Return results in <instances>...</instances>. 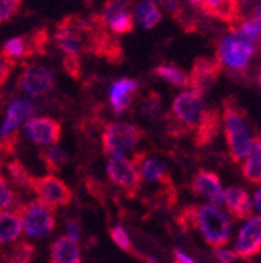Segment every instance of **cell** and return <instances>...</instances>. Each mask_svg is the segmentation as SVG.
<instances>
[{
    "mask_svg": "<svg viewBox=\"0 0 261 263\" xmlns=\"http://www.w3.org/2000/svg\"><path fill=\"white\" fill-rule=\"evenodd\" d=\"M172 113L168 116V132L171 135H183L189 130H195L204 121L208 108L204 99L192 91L180 92L172 104Z\"/></svg>",
    "mask_w": 261,
    "mask_h": 263,
    "instance_id": "cell-1",
    "label": "cell"
},
{
    "mask_svg": "<svg viewBox=\"0 0 261 263\" xmlns=\"http://www.w3.org/2000/svg\"><path fill=\"white\" fill-rule=\"evenodd\" d=\"M199 229L205 241L213 248H224L230 240L232 221L216 205H194L192 229Z\"/></svg>",
    "mask_w": 261,
    "mask_h": 263,
    "instance_id": "cell-2",
    "label": "cell"
},
{
    "mask_svg": "<svg viewBox=\"0 0 261 263\" xmlns=\"http://www.w3.org/2000/svg\"><path fill=\"white\" fill-rule=\"evenodd\" d=\"M222 119L225 127V140H227L228 152H230L233 161L239 163L246 158L250 147V138H249V130L246 125L244 113L233 101H225Z\"/></svg>",
    "mask_w": 261,
    "mask_h": 263,
    "instance_id": "cell-3",
    "label": "cell"
},
{
    "mask_svg": "<svg viewBox=\"0 0 261 263\" xmlns=\"http://www.w3.org/2000/svg\"><path fill=\"white\" fill-rule=\"evenodd\" d=\"M28 188L33 191L43 205L49 210H56L59 207H68L72 202V190L56 176H43L33 177L28 180Z\"/></svg>",
    "mask_w": 261,
    "mask_h": 263,
    "instance_id": "cell-4",
    "label": "cell"
},
{
    "mask_svg": "<svg viewBox=\"0 0 261 263\" xmlns=\"http://www.w3.org/2000/svg\"><path fill=\"white\" fill-rule=\"evenodd\" d=\"M143 138V130L128 122L108 124L102 134V147L108 155H122L124 152L133 149Z\"/></svg>",
    "mask_w": 261,
    "mask_h": 263,
    "instance_id": "cell-5",
    "label": "cell"
},
{
    "mask_svg": "<svg viewBox=\"0 0 261 263\" xmlns=\"http://www.w3.org/2000/svg\"><path fill=\"white\" fill-rule=\"evenodd\" d=\"M25 232L33 238H44L53 232L55 229V216L52 210H49L41 202H27L17 207L16 210Z\"/></svg>",
    "mask_w": 261,
    "mask_h": 263,
    "instance_id": "cell-6",
    "label": "cell"
},
{
    "mask_svg": "<svg viewBox=\"0 0 261 263\" xmlns=\"http://www.w3.org/2000/svg\"><path fill=\"white\" fill-rule=\"evenodd\" d=\"M107 174L110 180L114 185L124 188L130 197L136 196L141 186V174L135 168L132 160L125 158L124 155H116L110 158V161L107 163Z\"/></svg>",
    "mask_w": 261,
    "mask_h": 263,
    "instance_id": "cell-7",
    "label": "cell"
},
{
    "mask_svg": "<svg viewBox=\"0 0 261 263\" xmlns=\"http://www.w3.org/2000/svg\"><path fill=\"white\" fill-rule=\"evenodd\" d=\"M255 52V47L252 44H247L241 40H238L235 35L225 36L219 43L217 57L222 64L228 66L233 71H244Z\"/></svg>",
    "mask_w": 261,
    "mask_h": 263,
    "instance_id": "cell-8",
    "label": "cell"
},
{
    "mask_svg": "<svg viewBox=\"0 0 261 263\" xmlns=\"http://www.w3.org/2000/svg\"><path fill=\"white\" fill-rule=\"evenodd\" d=\"M220 74V64L219 61L210 60V58H199L194 63L192 71L188 76L189 86L192 88V92L199 94L200 97L208 94L216 82V79Z\"/></svg>",
    "mask_w": 261,
    "mask_h": 263,
    "instance_id": "cell-9",
    "label": "cell"
},
{
    "mask_svg": "<svg viewBox=\"0 0 261 263\" xmlns=\"http://www.w3.org/2000/svg\"><path fill=\"white\" fill-rule=\"evenodd\" d=\"M24 132L27 138L36 144H56L61 138L63 127L56 119L41 116L28 119L24 125Z\"/></svg>",
    "mask_w": 261,
    "mask_h": 263,
    "instance_id": "cell-10",
    "label": "cell"
},
{
    "mask_svg": "<svg viewBox=\"0 0 261 263\" xmlns=\"http://www.w3.org/2000/svg\"><path fill=\"white\" fill-rule=\"evenodd\" d=\"M19 86L28 96L38 97L53 88V76L43 64H30L19 79Z\"/></svg>",
    "mask_w": 261,
    "mask_h": 263,
    "instance_id": "cell-11",
    "label": "cell"
},
{
    "mask_svg": "<svg viewBox=\"0 0 261 263\" xmlns=\"http://www.w3.org/2000/svg\"><path fill=\"white\" fill-rule=\"evenodd\" d=\"M236 255L243 258H252L261 252V216L249 218L241 227L236 238Z\"/></svg>",
    "mask_w": 261,
    "mask_h": 263,
    "instance_id": "cell-12",
    "label": "cell"
},
{
    "mask_svg": "<svg viewBox=\"0 0 261 263\" xmlns=\"http://www.w3.org/2000/svg\"><path fill=\"white\" fill-rule=\"evenodd\" d=\"M138 82L133 79H119L110 88V102L114 115H122L133 105L138 94Z\"/></svg>",
    "mask_w": 261,
    "mask_h": 263,
    "instance_id": "cell-13",
    "label": "cell"
},
{
    "mask_svg": "<svg viewBox=\"0 0 261 263\" xmlns=\"http://www.w3.org/2000/svg\"><path fill=\"white\" fill-rule=\"evenodd\" d=\"M192 191L199 196H204L216 207L224 205V190L219 177L213 171H199L192 180Z\"/></svg>",
    "mask_w": 261,
    "mask_h": 263,
    "instance_id": "cell-14",
    "label": "cell"
},
{
    "mask_svg": "<svg viewBox=\"0 0 261 263\" xmlns=\"http://www.w3.org/2000/svg\"><path fill=\"white\" fill-rule=\"evenodd\" d=\"M80 25L75 24H61L56 35H55V43L61 50L66 52V55L71 57H78L85 50V38Z\"/></svg>",
    "mask_w": 261,
    "mask_h": 263,
    "instance_id": "cell-15",
    "label": "cell"
},
{
    "mask_svg": "<svg viewBox=\"0 0 261 263\" xmlns=\"http://www.w3.org/2000/svg\"><path fill=\"white\" fill-rule=\"evenodd\" d=\"M188 2L194 8H199L225 22H235L239 14L238 0H188Z\"/></svg>",
    "mask_w": 261,
    "mask_h": 263,
    "instance_id": "cell-16",
    "label": "cell"
},
{
    "mask_svg": "<svg viewBox=\"0 0 261 263\" xmlns=\"http://www.w3.org/2000/svg\"><path fill=\"white\" fill-rule=\"evenodd\" d=\"M33 113H35V105L31 104L28 99H19V101H14L7 111V118L2 125L0 137H5V135H10L13 132H16L17 127L22 122H27V119Z\"/></svg>",
    "mask_w": 261,
    "mask_h": 263,
    "instance_id": "cell-17",
    "label": "cell"
},
{
    "mask_svg": "<svg viewBox=\"0 0 261 263\" xmlns=\"http://www.w3.org/2000/svg\"><path fill=\"white\" fill-rule=\"evenodd\" d=\"M224 204L236 219H246L252 215L250 196L239 186H230L224 193Z\"/></svg>",
    "mask_w": 261,
    "mask_h": 263,
    "instance_id": "cell-18",
    "label": "cell"
},
{
    "mask_svg": "<svg viewBox=\"0 0 261 263\" xmlns=\"http://www.w3.org/2000/svg\"><path fill=\"white\" fill-rule=\"evenodd\" d=\"M52 263H82L80 246L69 237H61L52 245L50 251Z\"/></svg>",
    "mask_w": 261,
    "mask_h": 263,
    "instance_id": "cell-19",
    "label": "cell"
},
{
    "mask_svg": "<svg viewBox=\"0 0 261 263\" xmlns=\"http://www.w3.org/2000/svg\"><path fill=\"white\" fill-rule=\"evenodd\" d=\"M244 177L256 185H261V137H255L250 141L249 152L243 163Z\"/></svg>",
    "mask_w": 261,
    "mask_h": 263,
    "instance_id": "cell-20",
    "label": "cell"
},
{
    "mask_svg": "<svg viewBox=\"0 0 261 263\" xmlns=\"http://www.w3.org/2000/svg\"><path fill=\"white\" fill-rule=\"evenodd\" d=\"M219 132V113L217 110H208L202 124L195 128V144L197 146H207L210 144Z\"/></svg>",
    "mask_w": 261,
    "mask_h": 263,
    "instance_id": "cell-21",
    "label": "cell"
},
{
    "mask_svg": "<svg viewBox=\"0 0 261 263\" xmlns=\"http://www.w3.org/2000/svg\"><path fill=\"white\" fill-rule=\"evenodd\" d=\"M22 222L14 212H0V245H7L19 238Z\"/></svg>",
    "mask_w": 261,
    "mask_h": 263,
    "instance_id": "cell-22",
    "label": "cell"
},
{
    "mask_svg": "<svg viewBox=\"0 0 261 263\" xmlns=\"http://www.w3.org/2000/svg\"><path fill=\"white\" fill-rule=\"evenodd\" d=\"M143 177L147 180H153V182H159V183H165L166 186H172L171 183V177L168 174L166 166L163 164L159 160L156 158H144V161L141 163L139 166Z\"/></svg>",
    "mask_w": 261,
    "mask_h": 263,
    "instance_id": "cell-23",
    "label": "cell"
},
{
    "mask_svg": "<svg viewBox=\"0 0 261 263\" xmlns=\"http://www.w3.org/2000/svg\"><path fill=\"white\" fill-rule=\"evenodd\" d=\"M133 14L144 28H153L161 21V11L153 0H144V2L138 4Z\"/></svg>",
    "mask_w": 261,
    "mask_h": 263,
    "instance_id": "cell-24",
    "label": "cell"
},
{
    "mask_svg": "<svg viewBox=\"0 0 261 263\" xmlns=\"http://www.w3.org/2000/svg\"><path fill=\"white\" fill-rule=\"evenodd\" d=\"M155 76H158L159 79H163L165 82H168L169 85L172 86H177V88H185L189 85V79H188V74L185 71H182L177 66H172V64H161V66H156L155 68Z\"/></svg>",
    "mask_w": 261,
    "mask_h": 263,
    "instance_id": "cell-25",
    "label": "cell"
},
{
    "mask_svg": "<svg viewBox=\"0 0 261 263\" xmlns=\"http://www.w3.org/2000/svg\"><path fill=\"white\" fill-rule=\"evenodd\" d=\"M39 158L43 160V163L50 173H59L64 164H66L68 155L58 146H52L39 151Z\"/></svg>",
    "mask_w": 261,
    "mask_h": 263,
    "instance_id": "cell-26",
    "label": "cell"
},
{
    "mask_svg": "<svg viewBox=\"0 0 261 263\" xmlns=\"http://www.w3.org/2000/svg\"><path fill=\"white\" fill-rule=\"evenodd\" d=\"M110 237H111V240L116 243V246L121 248L124 252L132 254V255H135L136 258H139V260L144 261L146 254L141 252V251H136V248H135L133 243H132V238H130V235L127 234V230H125L122 226H114V227H111V229H110Z\"/></svg>",
    "mask_w": 261,
    "mask_h": 263,
    "instance_id": "cell-27",
    "label": "cell"
},
{
    "mask_svg": "<svg viewBox=\"0 0 261 263\" xmlns=\"http://www.w3.org/2000/svg\"><path fill=\"white\" fill-rule=\"evenodd\" d=\"M35 255V246L27 241H19L14 246H10L4 252L7 263H28Z\"/></svg>",
    "mask_w": 261,
    "mask_h": 263,
    "instance_id": "cell-28",
    "label": "cell"
},
{
    "mask_svg": "<svg viewBox=\"0 0 261 263\" xmlns=\"http://www.w3.org/2000/svg\"><path fill=\"white\" fill-rule=\"evenodd\" d=\"M31 52V46L27 43V40L24 36H19V38H13L10 41L5 43L4 46V50L2 53L8 58V60H14V58H22V57H27L30 55Z\"/></svg>",
    "mask_w": 261,
    "mask_h": 263,
    "instance_id": "cell-29",
    "label": "cell"
},
{
    "mask_svg": "<svg viewBox=\"0 0 261 263\" xmlns=\"http://www.w3.org/2000/svg\"><path fill=\"white\" fill-rule=\"evenodd\" d=\"M141 111L149 119H156L161 113V97L156 92H149L141 102Z\"/></svg>",
    "mask_w": 261,
    "mask_h": 263,
    "instance_id": "cell-30",
    "label": "cell"
},
{
    "mask_svg": "<svg viewBox=\"0 0 261 263\" xmlns=\"http://www.w3.org/2000/svg\"><path fill=\"white\" fill-rule=\"evenodd\" d=\"M7 170H8V174H10V177H11V180L14 182V185H17V186H28V180H30V174H28V171H27V168L24 166V164L19 161V160H13V161H10L8 163V166H7Z\"/></svg>",
    "mask_w": 261,
    "mask_h": 263,
    "instance_id": "cell-31",
    "label": "cell"
},
{
    "mask_svg": "<svg viewBox=\"0 0 261 263\" xmlns=\"http://www.w3.org/2000/svg\"><path fill=\"white\" fill-rule=\"evenodd\" d=\"M235 36H236L238 40H241V41H244V43L253 46V43H256V41L259 40L261 31H259V28H258L252 21H244V22H241V25L238 27Z\"/></svg>",
    "mask_w": 261,
    "mask_h": 263,
    "instance_id": "cell-32",
    "label": "cell"
},
{
    "mask_svg": "<svg viewBox=\"0 0 261 263\" xmlns=\"http://www.w3.org/2000/svg\"><path fill=\"white\" fill-rule=\"evenodd\" d=\"M107 25L110 27V30L113 33H116V35H125V33L133 30V17L130 14V11L122 13V14L113 17L111 21H108Z\"/></svg>",
    "mask_w": 261,
    "mask_h": 263,
    "instance_id": "cell-33",
    "label": "cell"
},
{
    "mask_svg": "<svg viewBox=\"0 0 261 263\" xmlns=\"http://www.w3.org/2000/svg\"><path fill=\"white\" fill-rule=\"evenodd\" d=\"M128 11H130V8L125 0H108L104 7V11H102V21L107 24L113 17H116L122 13H128Z\"/></svg>",
    "mask_w": 261,
    "mask_h": 263,
    "instance_id": "cell-34",
    "label": "cell"
},
{
    "mask_svg": "<svg viewBox=\"0 0 261 263\" xmlns=\"http://www.w3.org/2000/svg\"><path fill=\"white\" fill-rule=\"evenodd\" d=\"M14 202H16L14 191L10 188V185L7 182V179L4 177V174H0V210L14 205Z\"/></svg>",
    "mask_w": 261,
    "mask_h": 263,
    "instance_id": "cell-35",
    "label": "cell"
},
{
    "mask_svg": "<svg viewBox=\"0 0 261 263\" xmlns=\"http://www.w3.org/2000/svg\"><path fill=\"white\" fill-rule=\"evenodd\" d=\"M19 143V132H13L10 135L0 137V155L2 157H10L16 152Z\"/></svg>",
    "mask_w": 261,
    "mask_h": 263,
    "instance_id": "cell-36",
    "label": "cell"
},
{
    "mask_svg": "<svg viewBox=\"0 0 261 263\" xmlns=\"http://www.w3.org/2000/svg\"><path fill=\"white\" fill-rule=\"evenodd\" d=\"M21 0H0V24L8 21L19 8Z\"/></svg>",
    "mask_w": 261,
    "mask_h": 263,
    "instance_id": "cell-37",
    "label": "cell"
},
{
    "mask_svg": "<svg viewBox=\"0 0 261 263\" xmlns=\"http://www.w3.org/2000/svg\"><path fill=\"white\" fill-rule=\"evenodd\" d=\"M64 71H66L72 79H78L80 74H82V69H80V61H78V57H71V55H66L64 58Z\"/></svg>",
    "mask_w": 261,
    "mask_h": 263,
    "instance_id": "cell-38",
    "label": "cell"
},
{
    "mask_svg": "<svg viewBox=\"0 0 261 263\" xmlns=\"http://www.w3.org/2000/svg\"><path fill=\"white\" fill-rule=\"evenodd\" d=\"M13 66H14V63L11 60H8L4 53H0V86H2L7 82V79L10 77Z\"/></svg>",
    "mask_w": 261,
    "mask_h": 263,
    "instance_id": "cell-39",
    "label": "cell"
},
{
    "mask_svg": "<svg viewBox=\"0 0 261 263\" xmlns=\"http://www.w3.org/2000/svg\"><path fill=\"white\" fill-rule=\"evenodd\" d=\"M214 257L219 263H233L236 261L238 255L235 251H230V249H224V248H219V249H214Z\"/></svg>",
    "mask_w": 261,
    "mask_h": 263,
    "instance_id": "cell-40",
    "label": "cell"
},
{
    "mask_svg": "<svg viewBox=\"0 0 261 263\" xmlns=\"http://www.w3.org/2000/svg\"><path fill=\"white\" fill-rule=\"evenodd\" d=\"M161 5L165 7L166 11H169L171 14L177 16L182 10H180V0H159Z\"/></svg>",
    "mask_w": 261,
    "mask_h": 263,
    "instance_id": "cell-41",
    "label": "cell"
},
{
    "mask_svg": "<svg viewBox=\"0 0 261 263\" xmlns=\"http://www.w3.org/2000/svg\"><path fill=\"white\" fill-rule=\"evenodd\" d=\"M68 237L75 240V241H78V238H80V229H78V224L74 219L68 221Z\"/></svg>",
    "mask_w": 261,
    "mask_h": 263,
    "instance_id": "cell-42",
    "label": "cell"
},
{
    "mask_svg": "<svg viewBox=\"0 0 261 263\" xmlns=\"http://www.w3.org/2000/svg\"><path fill=\"white\" fill-rule=\"evenodd\" d=\"M174 263H195L192 257L185 254L180 249H174Z\"/></svg>",
    "mask_w": 261,
    "mask_h": 263,
    "instance_id": "cell-43",
    "label": "cell"
},
{
    "mask_svg": "<svg viewBox=\"0 0 261 263\" xmlns=\"http://www.w3.org/2000/svg\"><path fill=\"white\" fill-rule=\"evenodd\" d=\"M258 28H259V31H261V4L259 5H256L255 8H253V11H252V19H250Z\"/></svg>",
    "mask_w": 261,
    "mask_h": 263,
    "instance_id": "cell-44",
    "label": "cell"
},
{
    "mask_svg": "<svg viewBox=\"0 0 261 263\" xmlns=\"http://www.w3.org/2000/svg\"><path fill=\"white\" fill-rule=\"evenodd\" d=\"M253 202H255V207L258 209V212L261 213V188L255 191V197H253Z\"/></svg>",
    "mask_w": 261,
    "mask_h": 263,
    "instance_id": "cell-45",
    "label": "cell"
},
{
    "mask_svg": "<svg viewBox=\"0 0 261 263\" xmlns=\"http://www.w3.org/2000/svg\"><path fill=\"white\" fill-rule=\"evenodd\" d=\"M258 82L261 83V68H259V71H258Z\"/></svg>",
    "mask_w": 261,
    "mask_h": 263,
    "instance_id": "cell-46",
    "label": "cell"
}]
</instances>
